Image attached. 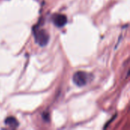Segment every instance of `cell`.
Wrapping results in <instances>:
<instances>
[{"instance_id": "cell-1", "label": "cell", "mask_w": 130, "mask_h": 130, "mask_svg": "<svg viewBox=\"0 0 130 130\" xmlns=\"http://www.w3.org/2000/svg\"><path fill=\"white\" fill-rule=\"evenodd\" d=\"M91 79H92V75L83 71L76 72L75 73H74L72 77V81L74 84L80 88L88 85V83Z\"/></svg>"}, {"instance_id": "cell-2", "label": "cell", "mask_w": 130, "mask_h": 130, "mask_svg": "<svg viewBox=\"0 0 130 130\" xmlns=\"http://www.w3.org/2000/svg\"><path fill=\"white\" fill-rule=\"evenodd\" d=\"M34 37L35 42L40 46H45L50 40L49 34L43 29L34 28Z\"/></svg>"}, {"instance_id": "cell-3", "label": "cell", "mask_w": 130, "mask_h": 130, "mask_svg": "<svg viewBox=\"0 0 130 130\" xmlns=\"http://www.w3.org/2000/svg\"><path fill=\"white\" fill-rule=\"evenodd\" d=\"M52 21H53V23L54 24V25L56 26L57 27H62L67 24L68 19L65 14H56L53 16Z\"/></svg>"}, {"instance_id": "cell-4", "label": "cell", "mask_w": 130, "mask_h": 130, "mask_svg": "<svg viewBox=\"0 0 130 130\" xmlns=\"http://www.w3.org/2000/svg\"><path fill=\"white\" fill-rule=\"evenodd\" d=\"M5 125L8 126L9 127L11 128H17L18 126H19V123L18 121L17 120L16 118L13 117H7L5 120Z\"/></svg>"}, {"instance_id": "cell-5", "label": "cell", "mask_w": 130, "mask_h": 130, "mask_svg": "<svg viewBox=\"0 0 130 130\" xmlns=\"http://www.w3.org/2000/svg\"><path fill=\"white\" fill-rule=\"evenodd\" d=\"M42 117H43V119L45 121H46V122H49V121H50V114H49V113H43V115H42Z\"/></svg>"}]
</instances>
